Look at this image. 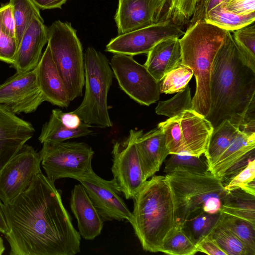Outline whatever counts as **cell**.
Returning a JSON list of instances; mask_svg holds the SVG:
<instances>
[{
	"instance_id": "6da1fadb",
	"label": "cell",
	"mask_w": 255,
	"mask_h": 255,
	"mask_svg": "<svg viewBox=\"0 0 255 255\" xmlns=\"http://www.w3.org/2000/svg\"><path fill=\"white\" fill-rule=\"evenodd\" d=\"M41 171L28 187L4 204L10 255H74L81 236L65 208L61 191Z\"/></svg>"
},
{
	"instance_id": "7a4b0ae2",
	"label": "cell",
	"mask_w": 255,
	"mask_h": 255,
	"mask_svg": "<svg viewBox=\"0 0 255 255\" xmlns=\"http://www.w3.org/2000/svg\"><path fill=\"white\" fill-rule=\"evenodd\" d=\"M210 108L205 118L214 128L229 121L239 130L249 109L255 106V69L227 31L212 63Z\"/></svg>"
},
{
	"instance_id": "3957f363",
	"label": "cell",
	"mask_w": 255,
	"mask_h": 255,
	"mask_svg": "<svg viewBox=\"0 0 255 255\" xmlns=\"http://www.w3.org/2000/svg\"><path fill=\"white\" fill-rule=\"evenodd\" d=\"M129 222L143 250L160 252L178 223L172 191L165 177L152 176L133 198Z\"/></svg>"
},
{
	"instance_id": "277c9868",
	"label": "cell",
	"mask_w": 255,
	"mask_h": 255,
	"mask_svg": "<svg viewBox=\"0 0 255 255\" xmlns=\"http://www.w3.org/2000/svg\"><path fill=\"white\" fill-rule=\"evenodd\" d=\"M226 30L204 19L188 26L179 38L181 64L190 68L196 83L192 109L206 116L210 108V80L212 63L223 44Z\"/></svg>"
},
{
	"instance_id": "5b68a950",
	"label": "cell",
	"mask_w": 255,
	"mask_h": 255,
	"mask_svg": "<svg viewBox=\"0 0 255 255\" xmlns=\"http://www.w3.org/2000/svg\"><path fill=\"white\" fill-rule=\"evenodd\" d=\"M165 177L174 196L178 224L201 211L211 214L221 212L228 191L223 182L210 171L176 170L167 173Z\"/></svg>"
},
{
	"instance_id": "8992f818",
	"label": "cell",
	"mask_w": 255,
	"mask_h": 255,
	"mask_svg": "<svg viewBox=\"0 0 255 255\" xmlns=\"http://www.w3.org/2000/svg\"><path fill=\"white\" fill-rule=\"evenodd\" d=\"M85 91L79 106L72 111L86 124L100 128L111 127L108 112V94L113 72L106 56L92 47L84 55Z\"/></svg>"
},
{
	"instance_id": "52a82bcc",
	"label": "cell",
	"mask_w": 255,
	"mask_h": 255,
	"mask_svg": "<svg viewBox=\"0 0 255 255\" xmlns=\"http://www.w3.org/2000/svg\"><path fill=\"white\" fill-rule=\"evenodd\" d=\"M48 45L71 101L82 95L85 81L84 55L70 23L56 20L48 28Z\"/></svg>"
},
{
	"instance_id": "ba28073f",
	"label": "cell",
	"mask_w": 255,
	"mask_h": 255,
	"mask_svg": "<svg viewBox=\"0 0 255 255\" xmlns=\"http://www.w3.org/2000/svg\"><path fill=\"white\" fill-rule=\"evenodd\" d=\"M39 153L46 176L54 182L63 178L76 180L92 169L94 151L85 142H46Z\"/></svg>"
},
{
	"instance_id": "9c48e42d",
	"label": "cell",
	"mask_w": 255,
	"mask_h": 255,
	"mask_svg": "<svg viewBox=\"0 0 255 255\" xmlns=\"http://www.w3.org/2000/svg\"><path fill=\"white\" fill-rule=\"evenodd\" d=\"M110 65L120 88L130 98L147 106L159 100L160 82L132 56L114 54Z\"/></svg>"
},
{
	"instance_id": "30bf717a",
	"label": "cell",
	"mask_w": 255,
	"mask_h": 255,
	"mask_svg": "<svg viewBox=\"0 0 255 255\" xmlns=\"http://www.w3.org/2000/svg\"><path fill=\"white\" fill-rule=\"evenodd\" d=\"M142 133V130L130 129L124 140L115 141L113 146V179L127 199H132L146 181L136 146Z\"/></svg>"
},
{
	"instance_id": "8fae6325",
	"label": "cell",
	"mask_w": 255,
	"mask_h": 255,
	"mask_svg": "<svg viewBox=\"0 0 255 255\" xmlns=\"http://www.w3.org/2000/svg\"><path fill=\"white\" fill-rule=\"evenodd\" d=\"M182 27L170 20L118 35L107 45L106 50L114 54L129 56L147 53L160 42L182 36Z\"/></svg>"
},
{
	"instance_id": "7c38bea8",
	"label": "cell",
	"mask_w": 255,
	"mask_h": 255,
	"mask_svg": "<svg viewBox=\"0 0 255 255\" xmlns=\"http://www.w3.org/2000/svg\"><path fill=\"white\" fill-rule=\"evenodd\" d=\"M40 164L39 152L25 143L0 174V199L3 204L11 202L28 187L41 171Z\"/></svg>"
},
{
	"instance_id": "4fadbf2b",
	"label": "cell",
	"mask_w": 255,
	"mask_h": 255,
	"mask_svg": "<svg viewBox=\"0 0 255 255\" xmlns=\"http://www.w3.org/2000/svg\"><path fill=\"white\" fill-rule=\"evenodd\" d=\"M76 180L83 186L104 222L126 220L129 222L131 212L113 179H104L91 169Z\"/></svg>"
},
{
	"instance_id": "5bb4252c",
	"label": "cell",
	"mask_w": 255,
	"mask_h": 255,
	"mask_svg": "<svg viewBox=\"0 0 255 255\" xmlns=\"http://www.w3.org/2000/svg\"><path fill=\"white\" fill-rule=\"evenodd\" d=\"M44 101L37 83L35 68L16 72L0 84V105L15 115L34 112Z\"/></svg>"
},
{
	"instance_id": "9a60e30c",
	"label": "cell",
	"mask_w": 255,
	"mask_h": 255,
	"mask_svg": "<svg viewBox=\"0 0 255 255\" xmlns=\"http://www.w3.org/2000/svg\"><path fill=\"white\" fill-rule=\"evenodd\" d=\"M169 0H119L115 19L124 34L163 20Z\"/></svg>"
},
{
	"instance_id": "2e32d148",
	"label": "cell",
	"mask_w": 255,
	"mask_h": 255,
	"mask_svg": "<svg viewBox=\"0 0 255 255\" xmlns=\"http://www.w3.org/2000/svg\"><path fill=\"white\" fill-rule=\"evenodd\" d=\"M255 132L239 130L210 168V171L225 185V182H229L247 166L250 160L255 158Z\"/></svg>"
},
{
	"instance_id": "e0dca14e",
	"label": "cell",
	"mask_w": 255,
	"mask_h": 255,
	"mask_svg": "<svg viewBox=\"0 0 255 255\" xmlns=\"http://www.w3.org/2000/svg\"><path fill=\"white\" fill-rule=\"evenodd\" d=\"M48 39V28L43 19L41 16L35 17L22 35L14 62L11 66L20 73L35 69Z\"/></svg>"
},
{
	"instance_id": "ac0fdd59",
	"label": "cell",
	"mask_w": 255,
	"mask_h": 255,
	"mask_svg": "<svg viewBox=\"0 0 255 255\" xmlns=\"http://www.w3.org/2000/svg\"><path fill=\"white\" fill-rule=\"evenodd\" d=\"M91 127L72 111L65 113L59 109H53L49 120L42 128L38 140L43 144L87 136L93 132L90 129Z\"/></svg>"
},
{
	"instance_id": "d6986e66",
	"label": "cell",
	"mask_w": 255,
	"mask_h": 255,
	"mask_svg": "<svg viewBox=\"0 0 255 255\" xmlns=\"http://www.w3.org/2000/svg\"><path fill=\"white\" fill-rule=\"evenodd\" d=\"M35 71L37 83L45 101L62 108L68 107L71 101L48 44Z\"/></svg>"
},
{
	"instance_id": "ffe728a7",
	"label": "cell",
	"mask_w": 255,
	"mask_h": 255,
	"mask_svg": "<svg viewBox=\"0 0 255 255\" xmlns=\"http://www.w3.org/2000/svg\"><path fill=\"white\" fill-rule=\"evenodd\" d=\"M183 153L201 156L206 152L214 128L203 115L192 109L179 118Z\"/></svg>"
},
{
	"instance_id": "44dd1931",
	"label": "cell",
	"mask_w": 255,
	"mask_h": 255,
	"mask_svg": "<svg viewBox=\"0 0 255 255\" xmlns=\"http://www.w3.org/2000/svg\"><path fill=\"white\" fill-rule=\"evenodd\" d=\"M70 205L80 236L87 240H93L99 236L104 221L81 184L75 185L72 189Z\"/></svg>"
},
{
	"instance_id": "7402d4cb",
	"label": "cell",
	"mask_w": 255,
	"mask_h": 255,
	"mask_svg": "<svg viewBox=\"0 0 255 255\" xmlns=\"http://www.w3.org/2000/svg\"><path fill=\"white\" fill-rule=\"evenodd\" d=\"M136 146L144 179L152 177L169 154L163 131L158 127L142 133Z\"/></svg>"
},
{
	"instance_id": "603a6c76",
	"label": "cell",
	"mask_w": 255,
	"mask_h": 255,
	"mask_svg": "<svg viewBox=\"0 0 255 255\" xmlns=\"http://www.w3.org/2000/svg\"><path fill=\"white\" fill-rule=\"evenodd\" d=\"M179 38L163 40L147 53L144 66L158 82H160L167 73L181 64Z\"/></svg>"
},
{
	"instance_id": "cb8c5ba5",
	"label": "cell",
	"mask_w": 255,
	"mask_h": 255,
	"mask_svg": "<svg viewBox=\"0 0 255 255\" xmlns=\"http://www.w3.org/2000/svg\"><path fill=\"white\" fill-rule=\"evenodd\" d=\"M221 212L255 225V196L240 189L228 191L223 200Z\"/></svg>"
},
{
	"instance_id": "d4e9b609",
	"label": "cell",
	"mask_w": 255,
	"mask_h": 255,
	"mask_svg": "<svg viewBox=\"0 0 255 255\" xmlns=\"http://www.w3.org/2000/svg\"><path fill=\"white\" fill-rule=\"evenodd\" d=\"M239 130L237 127L227 120L214 128L207 150L204 154L209 166V170L220 156L228 148Z\"/></svg>"
},
{
	"instance_id": "484cf974",
	"label": "cell",
	"mask_w": 255,
	"mask_h": 255,
	"mask_svg": "<svg viewBox=\"0 0 255 255\" xmlns=\"http://www.w3.org/2000/svg\"><path fill=\"white\" fill-rule=\"evenodd\" d=\"M222 216L221 212L211 214L201 211L194 214L179 225L196 245L209 235L220 221Z\"/></svg>"
},
{
	"instance_id": "4316f807",
	"label": "cell",
	"mask_w": 255,
	"mask_h": 255,
	"mask_svg": "<svg viewBox=\"0 0 255 255\" xmlns=\"http://www.w3.org/2000/svg\"><path fill=\"white\" fill-rule=\"evenodd\" d=\"M35 129L29 122L0 105V140L19 139L28 141Z\"/></svg>"
},
{
	"instance_id": "83f0119b",
	"label": "cell",
	"mask_w": 255,
	"mask_h": 255,
	"mask_svg": "<svg viewBox=\"0 0 255 255\" xmlns=\"http://www.w3.org/2000/svg\"><path fill=\"white\" fill-rule=\"evenodd\" d=\"M204 20L221 29L233 31L255 22V12L237 15L226 9L220 3L207 12Z\"/></svg>"
},
{
	"instance_id": "f1b7e54d",
	"label": "cell",
	"mask_w": 255,
	"mask_h": 255,
	"mask_svg": "<svg viewBox=\"0 0 255 255\" xmlns=\"http://www.w3.org/2000/svg\"><path fill=\"white\" fill-rule=\"evenodd\" d=\"M15 23L18 46L22 35L33 19L40 16L39 8L32 0H9Z\"/></svg>"
},
{
	"instance_id": "f546056e",
	"label": "cell",
	"mask_w": 255,
	"mask_h": 255,
	"mask_svg": "<svg viewBox=\"0 0 255 255\" xmlns=\"http://www.w3.org/2000/svg\"><path fill=\"white\" fill-rule=\"evenodd\" d=\"M208 236L213 239L227 255H250L244 244L223 223L222 218Z\"/></svg>"
},
{
	"instance_id": "4dcf8cb0",
	"label": "cell",
	"mask_w": 255,
	"mask_h": 255,
	"mask_svg": "<svg viewBox=\"0 0 255 255\" xmlns=\"http://www.w3.org/2000/svg\"><path fill=\"white\" fill-rule=\"evenodd\" d=\"M160 252L171 255H193L197 253L196 245L179 224L165 240Z\"/></svg>"
},
{
	"instance_id": "1f68e13d",
	"label": "cell",
	"mask_w": 255,
	"mask_h": 255,
	"mask_svg": "<svg viewBox=\"0 0 255 255\" xmlns=\"http://www.w3.org/2000/svg\"><path fill=\"white\" fill-rule=\"evenodd\" d=\"M222 214L223 223L244 244L250 255H255V225L242 219Z\"/></svg>"
},
{
	"instance_id": "d6a6232c",
	"label": "cell",
	"mask_w": 255,
	"mask_h": 255,
	"mask_svg": "<svg viewBox=\"0 0 255 255\" xmlns=\"http://www.w3.org/2000/svg\"><path fill=\"white\" fill-rule=\"evenodd\" d=\"M166 160L164 171L166 174L176 170H185L191 172L206 173L209 166L206 160L201 156H196L186 153L171 154Z\"/></svg>"
},
{
	"instance_id": "836d02e7",
	"label": "cell",
	"mask_w": 255,
	"mask_h": 255,
	"mask_svg": "<svg viewBox=\"0 0 255 255\" xmlns=\"http://www.w3.org/2000/svg\"><path fill=\"white\" fill-rule=\"evenodd\" d=\"M192 99L190 88L187 86L171 99L159 102L155 113L169 118L180 116L185 111L192 109Z\"/></svg>"
},
{
	"instance_id": "e575fe53",
	"label": "cell",
	"mask_w": 255,
	"mask_h": 255,
	"mask_svg": "<svg viewBox=\"0 0 255 255\" xmlns=\"http://www.w3.org/2000/svg\"><path fill=\"white\" fill-rule=\"evenodd\" d=\"M193 75V71L190 68L180 64L167 73L160 83V93L170 94L182 91Z\"/></svg>"
},
{
	"instance_id": "d590c367",
	"label": "cell",
	"mask_w": 255,
	"mask_h": 255,
	"mask_svg": "<svg viewBox=\"0 0 255 255\" xmlns=\"http://www.w3.org/2000/svg\"><path fill=\"white\" fill-rule=\"evenodd\" d=\"M231 32L238 47L250 66L255 69V22Z\"/></svg>"
},
{
	"instance_id": "8d00e7d4",
	"label": "cell",
	"mask_w": 255,
	"mask_h": 255,
	"mask_svg": "<svg viewBox=\"0 0 255 255\" xmlns=\"http://www.w3.org/2000/svg\"><path fill=\"white\" fill-rule=\"evenodd\" d=\"M180 116L170 118L157 126L164 134L169 154L183 153Z\"/></svg>"
},
{
	"instance_id": "74e56055",
	"label": "cell",
	"mask_w": 255,
	"mask_h": 255,
	"mask_svg": "<svg viewBox=\"0 0 255 255\" xmlns=\"http://www.w3.org/2000/svg\"><path fill=\"white\" fill-rule=\"evenodd\" d=\"M255 180V158L250 160L247 166L233 177L224 186L230 191L237 189H242L245 186Z\"/></svg>"
},
{
	"instance_id": "f35d334b",
	"label": "cell",
	"mask_w": 255,
	"mask_h": 255,
	"mask_svg": "<svg viewBox=\"0 0 255 255\" xmlns=\"http://www.w3.org/2000/svg\"><path fill=\"white\" fill-rule=\"evenodd\" d=\"M17 48L16 39L6 34L0 24V61L10 65L13 64Z\"/></svg>"
},
{
	"instance_id": "ab89813d",
	"label": "cell",
	"mask_w": 255,
	"mask_h": 255,
	"mask_svg": "<svg viewBox=\"0 0 255 255\" xmlns=\"http://www.w3.org/2000/svg\"><path fill=\"white\" fill-rule=\"evenodd\" d=\"M26 141L19 139L0 140V174L5 165Z\"/></svg>"
},
{
	"instance_id": "60d3db41",
	"label": "cell",
	"mask_w": 255,
	"mask_h": 255,
	"mask_svg": "<svg viewBox=\"0 0 255 255\" xmlns=\"http://www.w3.org/2000/svg\"><path fill=\"white\" fill-rule=\"evenodd\" d=\"M221 3L226 9L237 15L255 12V0H223Z\"/></svg>"
},
{
	"instance_id": "b9f144b4",
	"label": "cell",
	"mask_w": 255,
	"mask_h": 255,
	"mask_svg": "<svg viewBox=\"0 0 255 255\" xmlns=\"http://www.w3.org/2000/svg\"><path fill=\"white\" fill-rule=\"evenodd\" d=\"M0 24L6 34L16 39L15 23L12 6L9 3L0 7Z\"/></svg>"
},
{
	"instance_id": "7bdbcfd3",
	"label": "cell",
	"mask_w": 255,
	"mask_h": 255,
	"mask_svg": "<svg viewBox=\"0 0 255 255\" xmlns=\"http://www.w3.org/2000/svg\"><path fill=\"white\" fill-rule=\"evenodd\" d=\"M197 252L210 255H227L218 244L211 237L207 236L196 244Z\"/></svg>"
},
{
	"instance_id": "ee69618b",
	"label": "cell",
	"mask_w": 255,
	"mask_h": 255,
	"mask_svg": "<svg viewBox=\"0 0 255 255\" xmlns=\"http://www.w3.org/2000/svg\"><path fill=\"white\" fill-rule=\"evenodd\" d=\"M210 0H199L194 14L190 19L188 26L193 24L198 20L204 19L208 10Z\"/></svg>"
},
{
	"instance_id": "f6af8a7d",
	"label": "cell",
	"mask_w": 255,
	"mask_h": 255,
	"mask_svg": "<svg viewBox=\"0 0 255 255\" xmlns=\"http://www.w3.org/2000/svg\"><path fill=\"white\" fill-rule=\"evenodd\" d=\"M36 6L42 9L61 8L67 0H32Z\"/></svg>"
},
{
	"instance_id": "bcb514c9",
	"label": "cell",
	"mask_w": 255,
	"mask_h": 255,
	"mask_svg": "<svg viewBox=\"0 0 255 255\" xmlns=\"http://www.w3.org/2000/svg\"><path fill=\"white\" fill-rule=\"evenodd\" d=\"M7 231V227L4 214L3 204L0 199V233L4 235Z\"/></svg>"
},
{
	"instance_id": "7dc6e473",
	"label": "cell",
	"mask_w": 255,
	"mask_h": 255,
	"mask_svg": "<svg viewBox=\"0 0 255 255\" xmlns=\"http://www.w3.org/2000/svg\"><path fill=\"white\" fill-rule=\"evenodd\" d=\"M223 0H210L208 7L207 11L213 7L220 3Z\"/></svg>"
},
{
	"instance_id": "c3c4849f",
	"label": "cell",
	"mask_w": 255,
	"mask_h": 255,
	"mask_svg": "<svg viewBox=\"0 0 255 255\" xmlns=\"http://www.w3.org/2000/svg\"><path fill=\"white\" fill-rule=\"evenodd\" d=\"M5 251V247L3 241L1 237L0 236V255H1Z\"/></svg>"
}]
</instances>
